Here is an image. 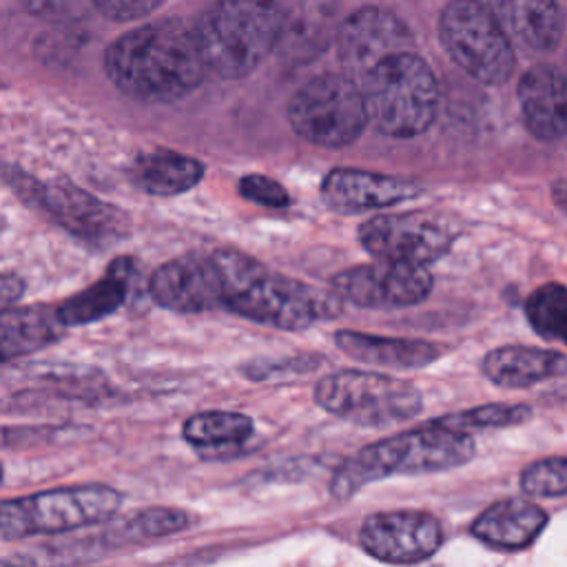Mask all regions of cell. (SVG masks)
<instances>
[{
  "mask_svg": "<svg viewBox=\"0 0 567 567\" xmlns=\"http://www.w3.org/2000/svg\"><path fill=\"white\" fill-rule=\"evenodd\" d=\"M104 69L122 93L142 102L182 100L208 71L195 29L182 20H157L126 31L109 44Z\"/></svg>",
  "mask_w": 567,
  "mask_h": 567,
  "instance_id": "6da1fadb",
  "label": "cell"
},
{
  "mask_svg": "<svg viewBox=\"0 0 567 567\" xmlns=\"http://www.w3.org/2000/svg\"><path fill=\"white\" fill-rule=\"evenodd\" d=\"M474 450L472 434L430 421L361 447L334 472L330 492L334 498L346 501L368 483L388 476L452 470L472 461Z\"/></svg>",
  "mask_w": 567,
  "mask_h": 567,
  "instance_id": "7a4b0ae2",
  "label": "cell"
},
{
  "mask_svg": "<svg viewBox=\"0 0 567 567\" xmlns=\"http://www.w3.org/2000/svg\"><path fill=\"white\" fill-rule=\"evenodd\" d=\"M286 11L277 0H217L195 22L206 69L219 78H244L279 44Z\"/></svg>",
  "mask_w": 567,
  "mask_h": 567,
  "instance_id": "3957f363",
  "label": "cell"
},
{
  "mask_svg": "<svg viewBox=\"0 0 567 567\" xmlns=\"http://www.w3.org/2000/svg\"><path fill=\"white\" fill-rule=\"evenodd\" d=\"M368 120L390 137L425 133L439 111V82L430 64L414 51L383 58L361 80Z\"/></svg>",
  "mask_w": 567,
  "mask_h": 567,
  "instance_id": "277c9868",
  "label": "cell"
},
{
  "mask_svg": "<svg viewBox=\"0 0 567 567\" xmlns=\"http://www.w3.org/2000/svg\"><path fill=\"white\" fill-rule=\"evenodd\" d=\"M122 505L111 485H71L0 501V538L64 534L109 520Z\"/></svg>",
  "mask_w": 567,
  "mask_h": 567,
  "instance_id": "5b68a950",
  "label": "cell"
},
{
  "mask_svg": "<svg viewBox=\"0 0 567 567\" xmlns=\"http://www.w3.org/2000/svg\"><path fill=\"white\" fill-rule=\"evenodd\" d=\"M439 38L447 55L481 84H505L514 69V44L487 2L450 0L439 18Z\"/></svg>",
  "mask_w": 567,
  "mask_h": 567,
  "instance_id": "8992f818",
  "label": "cell"
},
{
  "mask_svg": "<svg viewBox=\"0 0 567 567\" xmlns=\"http://www.w3.org/2000/svg\"><path fill=\"white\" fill-rule=\"evenodd\" d=\"M288 122L299 137L323 148H343L370 124L361 84L346 73L306 82L288 102Z\"/></svg>",
  "mask_w": 567,
  "mask_h": 567,
  "instance_id": "52a82bcc",
  "label": "cell"
},
{
  "mask_svg": "<svg viewBox=\"0 0 567 567\" xmlns=\"http://www.w3.org/2000/svg\"><path fill=\"white\" fill-rule=\"evenodd\" d=\"M315 401L326 412L368 427L408 421L423 408L416 385L374 370H339L323 377Z\"/></svg>",
  "mask_w": 567,
  "mask_h": 567,
  "instance_id": "ba28073f",
  "label": "cell"
},
{
  "mask_svg": "<svg viewBox=\"0 0 567 567\" xmlns=\"http://www.w3.org/2000/svg\"><path fill=\"white\" fill-rule=\"evenodd\" d=\"M343 299L299 279L270 272L266 266L233 297L226 310L279 330H303L341 315Z\"/></svg>",
  "mask_w": 567,
  "mask_h": 567,
  "instance_id": "9c48e42d",
  "label": "cell"
},
{
  "mask_svg": "<svg viewBox=\"0 0 567 567\" xmlns=\"http://www.w3.org/2000/svg\"><path fill=\"white\" fill-rule=\"evenodd\" d=\"M361 246L377 259L430 266L454 244V230L439 217L414 213H388L359 226Z\"/></svg>",
  "mask_w": 567,
  "mask_h": 567,
  "instance_id": "30bf717a",
  "label": "cell"
},
{
  "mask_svg": "<svg viewBox=\"0 0 567 567\" xmlns=\"http://www.w3.org/2000/svg\"><path fill=\"white\" fill-rule=\"evenodd\" d=\"M434 279L427 266L377 259L341 270L332 277V290L361 308H405L427 299Z\"/></svg>",
  "mask_w": 567,
  "mask_h": 567,
  "instance_id": "8fae6325",
  "label": "cell"
},
{
  "mask_svg": "<svg viewBox=\"0 0 567 567\" xmlns=\"http://www.w3.org/2000/svg\"><path fill=\"white\" fill-rule=\"evenodd\" d=\"M365 554L390 565H414L439 551L443 527L423 509H388L370 514L359 529Z\"/></svg>",
  "mask_w": 567,
  "mask_h": 567,
  "instance_id": "7c38bea8",
  "label": "cell"
},
{
  "mask_svg": "<svg viewBox=\"0 0 567 567\" xmlns=\"http://www.w3.org/2000/svg\"><path fill=\"white\" fill-rule=\"evenodd\" d=\"M151 297L175 312H204L226 306L228 281L219 252L184 255L162 264L148 281Z\"/></svg>",
  "mask_w": 567,
  "mask_h": 567,
  "instance_id": "4fadbf2b",
  "label": "cell"
},
{
  "mask_svg": "<svg viewBox=\"0 0 567 567\" xmlns=\"http://www.w3.org/2000/svg\"><path fill=\"white\" fill-rule=\"evenodd\" d=\"M337 55L346 75H363L383 58L412 51L414 38L408 24L381 7H361L337 27Z\"/></svg>",
  "mask_w": 567,
  "mask_h": 567,
  "instance_id": "5bb4252c",
  "label": "cell"
},
{
  "mask_svg": "<svg viewBox=\"0 0 567 567\" xmlns=\"http://www.w3.org/2000/svg\"><path fill=\"white\" fill-rule=\"evenodd\" d=\"M412 179L361 168H334L321 182L323 202L337 213H365L396 206L421 195Z\"/></svg>",
  "mask_w": 567,
  "mask_h": 567,
  "instance_id": "9a60e30c",
  "label": "cell"
},
{
  "mask_svg": "<svg viewBox=\"0 0 567 567\" xmlns=\"http://www.w3.org/2000/svg\"><path fill=\"white\" fill-rule=\"evenodd\" d=\"M42 204L69 233L86 241H111L126 228V217L120 208L66 179L49 182L42 188Z\"/></svg>",
  "mask_w": 567,
  "mask_h": 567,
  "instance_id": "2e32d148",
  "label": "cell"
},
{
  "mask_svg": "<svg viewBox=\"0 0 567 567\" xmlns=\"http://www.w3.org/2000/svg\"><path fill=\"white\" fill-rule=\"evenodd\" d=\"M518 104L525 128L540 142L567 135V78L554 64H534L518 80Z\"/></svg>",
  "mask_w": 567,
  "mask_h": 567,
  "instance_id": "e0dca14e",
  "label": "cell"
},
{
  "mask_svg": "<svg viewBox=\"0 0 567 567\" xmlns=\"http://www.w3.org/2000/svg\"><path fill=\"white\" fill-rule=\"evenodd\" d=\"M547 512L529 498H501L487 505L472 523L474 538L492 549L518 551L529 547L547 527Z\"/></svg>",
  "mask_w": 567,
  "mask_h": 567,
  "instance_id": "ac0fdd59",
  "label": "cell"
},
{
  "mask_svg": "<svg viewBox=\"0 0 567 567\" xmlns=\"http://www.w3.org/2000/svg\"><path fill=\"white\" fill-rule=\"evenodd\" d=\"M512 42L527 51H554L565 33V16L556 0H487Z\"/></svg>",
  "mask_w": 567,
  "mask_h": 567,
  "instance_id": "d6986e66",
  "label": "cell"
},
{
  "mask_svg": "<svg viewBox=\"0 0 567 567\" xmlns=\"http://www.w3.org/2000/svg\"><path fill=\"white\" fill-rule=\"evenodd\" d=\"M483 374L501 388H532L567 374V357L549 348L501 346L485 354Z\"/></svg>",
  "mask_w": 567,
  "mask_h": 567,
  "instance_id": "ffe728a7",
  "label": "cell"
},
{
  "mask_svg": "<svg viewBox=\"0 0 567 567\" xmlns=\"http://www.w3.org/2000/svg\"><path fill=\"white\" fill-rule=\"evenodd\" d=\"M334 343L350 359L379 368H423L436 361L443 350L439 343L423 339H399V337H379L354 330H341L334 334Z\"/></svg>",
  "mask_w": 567,
  "mask_h": 567,
  "instance_id": "44dd1931",
  "label": "cell"
},
{
  "mask_svg": "<svg viewBox=\"0 0 567 567\" xmlns=\"http://www.w3.org/2000/svg\"><path fill=\"white\" fill-rule=\"evenodd\" d=\"M58 308L27 306L0 310V363L33 354L64 334Z\"/></svg>",
  "mask_w": 567,
  "mask_h": 567,
  "instance_id": "7402d4cb",
  "label": "cell"
},
{
  "mask_svg": "<svg viewBox=\"0 0 567 567\" xmlns=\"http://www.w3.org/2000/svg\"><path fill=\"white\" fill-rule=\"evenodd\" d=\"M131 275L133 264L128 259L113 261L100 281L82 288L58 306L62 323L66 328L84 326L113 315L126 301Z\"/></svg>",
  "mask_w": 567,
  "mask_h": 567,
  "instance_id": "603a6c76",
  "label": "cell"
},
{
  "mask_svg": "<svg viewBox=\"0 0 567 567\" xmlns=\"http://www.w3.org/2000/svg\"><path fill=\"white\" fill-rule=\"evenodd\" d=\"M332 35H337L332 11L323 2L310 0L286 11L277 47L290 62H308L330 44Z\"/></svg>",
  "mask_w": 567,
  "mask_h": 567,
  "instance_id": "cb8c5ba5",
  "label": "cell"
},
{
  "mask_svg": "<svg viewBox=\"0 0 567 567\" xmlns=\"http://www.w3.org/2000/svg\"><path fill=\"white\" fill-rule=\"evenodd\" d=\"M204 177V166L184 153L159 148L135 162L133 179L148 195H179L190 190Z\"/></svg>",
  "mask_w": 567,
  "mask_h": 567,
  "instance_id": "d4e9b609",
  "label": "cell"
},
{
  "mask_svg": "<svg viewBox=\"0 0 567 567\" xmlns=\"http://www.w3.org/2000/svg\"><path fill=\"white\" fill-rule=\"evenodd\" d=\"M252 419L241 412L208 410L188 416L182 434L195 447H230L241 445L252 434Z\"/></svg>",
  "mask_w": 567,
  "mask_h": 567,
  "instance_id": "484cf974",
  "label": "cell"
},
{
  "mask_svg": "<svg viewBox=\"0 0 567 567\" xmlns=\"http://www.w3.org/2000/svg\"><path fill=\"white\" fill-rule=\"evenodd\" d=\"M190 525V514L179 507H148L135 516L111 527L100 540L111 545L133 543V540H155L173 536Z\"/></svg>",
  "mask_w": 567,
  "mask_h": 567,
  "instance_id": "4316f807",
  "label": "cell"
},
{
  "mask_svg": "<svg viewBox=\"0 0 567 567\" xmlns=\"http://www.w3.org/2000/svg\"><path fill=\"white\" fill-rule=\"evenodd\" d=\"M525 315L543 339L567 346V286L556 281L538 286L525 301Z\"/></svg>",
  "mask_w": 567,
  "mask_h": 567,
  "instance_id": "83f0119b",
  "label": "cell"
},
{
  "mask_svg": "<svg viewBox=\"0 0 567 567\" xmlns=\"http://www.w3.org/2000/svg\"><path fill=\"white\" fill-rule=\"evenodd\" d=\"M532 419V408L512 405V403H487L478 408H470L456 414L439 416L436 423L458 430V432H483V430H503L512 425H520Z\"/></svg>",
  "mask_w": 567,
  "mask_h": 567,
  "instance_id": "f1b7e54d",
  "label": "cell"
},
{
  "mask_svg": "<svg viewBox=\"0 0 567 567\" xmlns=\"http://www.w3.org/2000/svg\"><path fill=\"white\" fill-rule=\"evenodd\" d=\"M520 489L532 498L567 496V456H549L529 463L520 472Z\"/></svg>",
  "mask_w": 567,
  "mask_h": 567,
  "instance_id": "f546056e",
  "label": "cell"
},
{
  "mask_svg": "<svg viewBox=\"0 0 567 567\" xmlns=\"http://www.w3.org/2000/svg\"><path fill=\"white\" fill-rule=\"evenodd\" d=\"M237 188H239L244 199L255 202L259 206L284 208V206L290 204L288 190L279 182H275V179H270L266 175H246V177L239 179Z\"/></svg>",
  "mask_w": 567,
  "mask_h": 567,
  "instance_id": "4dcf8cb0",
  "label": "cell"
},
{
  "mask_svg": "<svg viewBox=\"0 0 567 567\" xmlns=\"http://www.w3.org/2000/svg\"><path fill=\"white\" fill-rule=\"evenodd\" d=\"M164 0H93V7L109 20H135L153 13Z\"/></svg>",
  "mask_w": 567,
  "mask_h": 567,
  "instance_id": "1f68e13d",
  "label": "cell"
},
{
  "mask_svg": "<svg viewBox=\"0 0 567 567\" xmlns=\"http://www.w3.org/2000/svg\"><path fill=\"white\" fill-rule=\"evenodd\" d=\"M86 4H93V0H22V7L29 13H33L38 18H47V20L71 18L80 11H84Z\"/></svg>",
  "mask_w": 567,
  "mask_h": 567,
  "instance_id": "d6a6232c",
  "label": "cell"
},
{
  "mask_svg": "<svg viewBox=\"0 0 567 567\" xmlns=\"http://www.w3.org/2000/svg\"><path fill=\"white\" fill-rule=\"evenodd\" d=\"M22 290L24 281L18 275L0 272V310L11 308L22 297Z\"/></svg>",
  "mask_w": 567,
  "mask_h": 567,
  "instance_id": "836d02e7",
  "label": "cell"
},
{
  "mask_svg": "<svg viewBox=\"0 0 567 567\" xmlns=\"http://www.w3.org/2000/svg\"><path fill=\"white\" fill-rule=\"evenodd\" d=\"M0 567H38V563L31 556H7L0 558Z\"/></svg>",
  "mask_w": 567,
  "mask_h": 567,
  "instance_id": "e575fe53",
  "label": "cell"
},
{
  "mask_svg": "<svg viewBox=\"0 0 567 567\" xmlns=\"http://www.w3.org/2000/svg\"><path fill=\"white\" fill-rule=\"evenodd\" d=\"M554 199L558 202V206L567 210V182H560L554 186Z\"/></svg>",
  "mask_w": 567,
  "mask_h": 567,
  "instance_id": "d590c367",
  "label": "cell"
},
{
  "mask_svg": "<svg viewBox=\"0 0 567 567\" xmlns=\"http://www.w3.org/2000/svg\"><path fill=\"white\" fill-rule=\"evenodd\" d=\"M0 481H2V465H0Z\"/></svg>",
  "mask_w": 567,
  "mask_h": 567,
  "instance_id": "8d00e7d4",
  "label": "cell"
}]
</instances>
